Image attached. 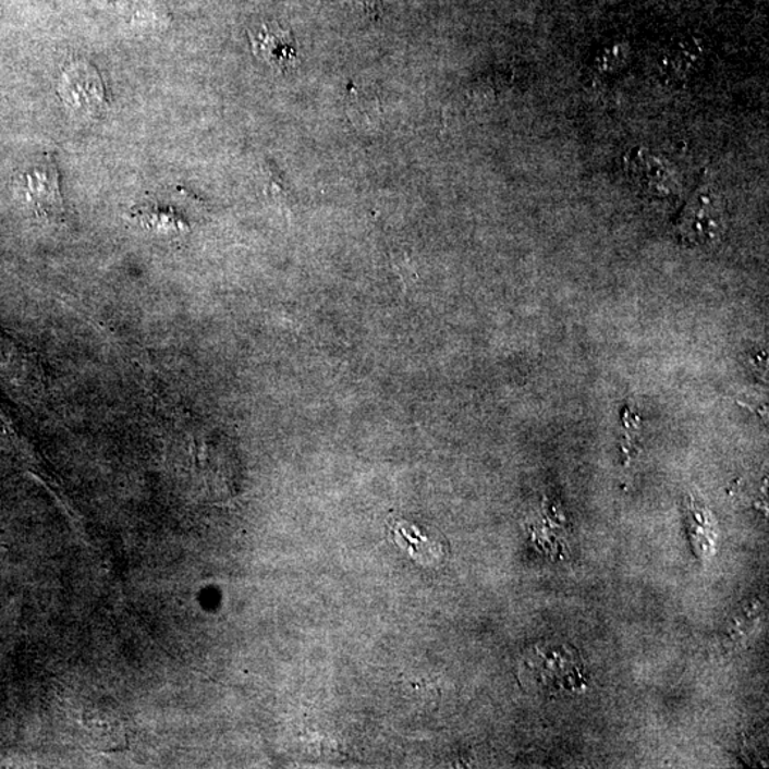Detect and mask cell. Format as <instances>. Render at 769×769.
Listing matches in <instances>:
<instances>
[{
  "instance_id": "obj_1",
  "label": "cell",
  "mask_w": 769,
  "mask_h": 769,
  "mask_svg": "<svg viewBox=\"0 0 769 769\" xmlns=\"http://www.w3.org/2000/svg\"><path fill=\"white\" fill-rule=\"evenodd\" d=\"M523 683L540 693L554 694L585 684L583 666L576 652L569 648L537 646L521 664Z\"/></svg>"
},
{
  "instance_id": "obj_2",
  "label": "cell",
  "mask_w": 769,
  "mask_h": 769,
  "mask_svg": "<svg viewBox=\"0 0 769 769\" xmlns=\"http://www.w3.org/2000/svg\"><path fill=\"white\" fill-rule=\"evenodd\" d=\"M725 230V207L712 184H701L685 204L678 222L681 241L694 247L717 243Z\"/></svg>"
},
{
  "instance_id": "obj_3",
  "label": "cell",
  "mask_w": 769,
  "mask_h": 769,
  "mask_svg": "<svg viewBox=\"0 0 769 769\" xmlns=\"http://www.w3.org/2000/svg\"><path fill=\"white\" fill-rule=\"evenodd\" d=\"M83 731L93 748L100 752H119L127 741L126 721L118 707L108 701H97L86 707L82 717Z\"/></svg>"
},
{
  "instance_id": "obj_4",
  "label": "cell",
  "mask_w": 769,
  "mask_h": 769,
  "mask_svg": "<svg viewBox=\"0 0 769 769\" xmlns=\"http://www.w3.org/2000/svg\"><path fill=\"white\" fill-rule=\"evenodd\" d=\"M630 175L648 196L674 197L680 192V182L673 166L655 152L637 148L630 155Z\"/></svg>"
},
{
  "instance_id": "obj_5",
  "label": "cell",
  "mask_w": 769,
  "mask_h": 769,
  "mask_svg": "<svg viewBox=\"0 0 769 769\" xmlns=\"http://www.w3.org/2000/svg\"><path fill=\"white\" fill-rule=\"evenodd\" d=\"M254 53L263 62L270 64L278 72H290L298 63V49L293 32L277 22L263 23L249 32Z\"/></svg>"
},
{
  "instance_id": "obj_6",
  "label": "cell",
  "mask_w": 769,
  "mask_h": 769,
  "mask_svg": "<svg viewBox=\"0 0 769 769\" xmlns=\"http://www.w3.org/2000/svg\"><path fill=\"white\" fill-rule=\"evenodd\" d=\"M27 194L37 212L50 220H63L64 206L60 196L58 174L53 169H35L26 175Z\"/></svg>"
},
{
  "instance_id": "obj_7",
  "label": "cell",
  "mask_w": 769,
  "mask_h": 769,
  "mask_svg": "<svg viewBox=\"0 0 769 769\" xmlns=\"http://www.w3.org/2000/svg\"><path fill=\"white\" fill-rule=\"evenodd\" d=\"M703 54L701 41L697 37H683L661 53L660 72L673 78H684L696 71Z\"/></svg>"
},
{
  "instance_id": "obj_8",
  "label": "cell",
  "mask_w": 769,
  "mask_h": 769,
  "mask_svg": "<svg viewBox=\"0 0 769 769\" xmlns=\"http://www.w3.org/2000/svg\"><path fill=\"white\" fill-rule=\"evenodd\" d=\"M630 54L628 46L625 44H613L607 46L596 58V66L601 72H618L627 62Z\"/></svg>"
}]
</instances>
